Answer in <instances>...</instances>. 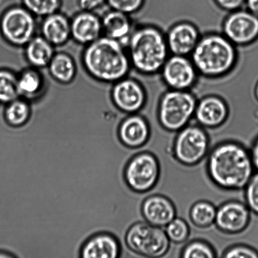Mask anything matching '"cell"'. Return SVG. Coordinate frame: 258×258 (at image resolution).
I'll return each instance as SVG.
<instances>
[{"instance_id":"obj_18","label":"cell","mask_w":258,"mask_h":258,"mask_svg":"<svg viewBox=\"0 0 258 258\" xmlns=\"http://www.w3.org/2000/svg\"><path fill=\"white\" fill-rule=\"evenodd\" d=\"M119 240L108 232H99L88 238L81 249L82 258H118L122 253Z\"/></svg>"},{"instance_id":"obj_2","label":"cell","mask_w":258,"mask_h":258,"mask_svg":"<svg viewBox=\"0 0 258 258\" xmlns=\"http://www.w3.org/2000/svg\"><path fill=\"white\" fill-rule=\"evenodd\" d=\"M82 59L88 74L103 83L126 78L132 68L125 45L105 35L86 46Z\"/></svg>"},{"instance_id":"obj_13","label":"cell","mask_w":258,"mask_h":258,"mask_svg":"<svg viewBox=\"0 0 258 258\" xmlns=\"http://www.w3.org/2000/svg\"><path fill=\"white\" fill-rule=\"evenodd\" d=\"M251 211L245 203L238 201H229L217 208L215 224L217 228L224 234L242 233L248 227L251 221Z\"/></svg>"},{"instance_id":"obj_20","label":"cell","mask_w":258,"mask_h":258,"mask_svg":"<svg viewBox=\"0 0 258 258\" xmlns=\"http://www.w3.org/2000/svg\"><path fill=\"white\" fill-rule=\"evenodd\" d=\"M42 36L54 46L66 44L70 38L71 21L59 12L45 17L41 25Z\"/></svg>"},{"instance_id":"obj_19","label":"cell","mask_w":258,"mask_h":258,"mask_svg":"<svg viewBox=\"0 0 258 258\" xmlns=\"http://www.w3.org/2000/svg\"><path fill=\"white\" fill-rule=\"evenodd\" d=\"M102 34V20L92 12L82 11L71 21L72 38L78 44H90Z\"/></svg>"},{"instance_id":"obj_32","label":"cell","mask_w":258,"mask_h":258,"mask_svg":"<svg viewBox=\"0 0 258 258\" xmlns=\"http://www.w3.org/2000/svg\"><path fill=\"white\" fill-rule=\"evenodd\" d=\"M111 10L130 15L140 11L145 0H106Z\"/></svg>"},{"instance_id":"obj_6","label":"cell","mask_w":258,"mask_h":258,"mask_svg":"<svg viewBox=\"0 0 258 258\" xmlns=\"http://www.w3.org/2000/svg\"><path fill=\"white\" fill-rule=\"evenodd\" d=\"M124 241L131 251L145 257H163L171 247L165 230L146 221L132 224L126 231Z\"/></svg>"},{"instance_id":"obj_15","label":"cell","mask_w":258,"mask_h":258,"mask_svg":"<svg viewBox=\"0 0 258 258\" xmlns=\"http://www.w3.org/2000/svg\"><path fill=\"white\" fill-rule=\"evenodd\" d=\"M165 35L170 54L189 57L202 36L196 25L186 21L176 23Z\"/></svg>"},{"instance_id":"obj_1","label":"cell","mask_w":258,"mask_h":258,"mask_svg":"<svg viewBox=\"0 0 258 258\" xmlns=\"http://www.w3.org/2000/svg\"><path fill=\"white\" fill-rule=\"evenodd\" d=\"M254 170L249 151L236 141L217 144L207 156V172L209 178L215 185L224 190L244 189Z\"/></svg>"},{"instance_id":"obj_33","label":"cell","mask_w":258,"mask_h":258,"mask_svg":"<svg viewBox=\"0 0 258 258\" xmlns=\"http://www.w3.org/2000/svg\"><path fill=\"white\" fill-rule=\"evenodd\" d=\"M222 257L224 258H258V252L245 244H236L225 250Z\"/></svg>"},{"instance_id":"obj_34","label":"cell","mask_w":258,"mask_h":258,"mask_svg":"<svg viewBox=\"0 0 258 258\" xmlns=\"http://www.w3.org/2000/svg\"><path fill=\"white\" fill-rule=\"evenodd\" d=\"M214 1L220 9L228 13L242 9L245 5V0H214Z\"/></svg>"},{"instance_id":"obj_22","label":"cell","mask_w":258,"mask_h":258,"mask_svg":"<svg viewBox=\"0 0 258 258\" xmlns=\"http://www.w3.org/2000/svg\"><path fill=\"white\" fill-rule=\"evenodd\" d=\"M54 47L42 35H37L25 45V58L33 68L48 67L55 54Z\"/></svg>"},{"instance_id":"obj_29","label":"cell","mask_w":258,"mask_h":258,"mask_svg":"<svg viewBox=\"0 0 258 258\" xmlns=\"http://www.w3.org/2000/svg\"><path fill=\"white\" fill-rule=\"evenodd\" d=\"M183 258H214L217 257L213 247L202 240H194L188 242L181 252Z\"/></svg>"},{"instance_id":"obj_12","label":"cell","mask_w":258,"mask_h":258,"mask_svg":"<svg viewBox=\"0 0 258 258\" xmlns=\"http://www.w3.org/2000/svg\"><path fill=\"white\" fill-rule=\"evenodd\" d=\"M112 99L115 107L128 115L138 113L147 102V94L143 85L132 78H124L114 83Z\"/></svg>"},{"instance_id":"obj_38","label":"cell","mask_w":258,"mask_h":258,"mask_svg":"<svg viewBox=\"0 0 258 258\" xmlns=\"http://www.w3.org/2000/svg\"><path fill=\"white\" fill-rule=\"evenodd\" d=\"M254 94L255 97H256V99L258 101V82L256 83V87H255Z\"/></svg>"},{"instance_id":"obj_11","label":"cell","mask_w":258,"mask_h":258,"mask_svg":"<svg viewBox=\"0 0 258 258\" xmlns=\"http://www.w3.org/2000/svg\"><path fill=\"white\" fill-rule=\"evenodd\" d=\"M159 74L169 90L191 91L199 74L190 57L170 54Z\"/></svg>"},{"instance_id":"obj_9","label":"cell","mask_w":258,"mask_h":258,"mask_svg":"<svg viewBox=\"0 0 258 258\" xmlns=\"http://www.w3.org/2000/svg\"><path fill=\"white\" fill-rule=\"evenodd\" d=\"M35 16L24 6L9 8L0 20V32L10 44L25 47L35 35Z\"/></svg>"},{"instance_id":"obj_3","label":"cell","mask_w":258,"mask_h":258,"mask_svg":"<svg viewBox=\"0 0 258 258\" xmlns=\"http://www.w3.org/2000/svg\"><path fill=\"white\" fill-rule=\"evenodd\" d=\"M126 46L132 68L143 75L159 73L170 55L166 35L153 25L133 30Z\"/></svg>"},{"instance_id":"obj_5","label":"cell","mask_w":258,"mask_h":258,"mask_svg":"<svg viewBox=\"0 0 258 258\" xmlns=\"http://www.w3.org/2000/svg\"><path fill=\"white\" fill-rule=\"evenodd\" d=\"M197 102L198 100L191 91L168 89L159 100V124L169 133L180 131L194 118Z\"/></svg>"},{"instance_id":"obj_26","label":"cell","mask_w":258,"mask_h":258,"mask_svg":"<svg viewBox=\"0 0 258 258\" xmlns=\"http://www.w3.org/2000/svg\"><path fill=\"white\" fill-rule=\"evenodd\" d=\"M217 208L211 202L201 201L196 202L189 210V219L199 228H208L215 224Z\"/></svg>"},{"instance_id":"obj_7","label":"cell","mask_w":258,"mask_h":258,"mask_svg":"<svg viewBox=\"0 0 258 258\" xmlns=\"http://www.w3.org/2000/svg\"><path fill=\"white\" fill-rule=\"evenodd\" d=\"M174 158L186 166H196L208 156L210 138L206 128L188 125L177 132L173 148Z\"/></svg>"},{"instance_id":"obj_31","label":"cell","mask_w":258,"mask_h":258,"mask_svg":"<svg viewBox=\"0 0 258 258\" xmlns=\"http://www.w3.org/2000/svg\"><path fill=\"white\" fill-rule=\"evenodd\" d=\"M244 189L245 204L252 213L258 216V171L254 173Z\"/></svg>"},{"instance_id":"obj_17","label":"cell","mask_w":258,"mask_h":258,"mask_svg":"<svg viewBox=\"0 0 258 258\" xmlns=\"http://www.w3.org/2000/svg\"><path fill=\"white\" fill-rule=\"evenodd\" d=\"M120 143L128 149H139L145 146L151 136V128L146 118L138 113L128 115L118 127Z\"/></svg>"},{"instance_id":"obj_25","label":"cell","mask_w":258,"mask_h":258,"mask_svg":"<svg viewBox=\"0 0 258 258\" xmlns=\"http://www.w3.org/2000/svg\"><path fill=\"white\" fill-rule=\"evenodd\" d=\"M7 105L4 117L8 124L12 127L19 128L29 122L31 116V108L24 98H17Z\"/></svg>"},{"instance_id":"obj_27","label":"cell","mask_w":258,"mask_h":258,"mask_svg":"<svg viewBox=\"0 0 258 258\" xmlns=\"http://www.w3.org/2000/svg\"><path fill=\"white\" fill-rule=\"evenodd\" d=\"M19 98L18 76L11 71L0 70V103L8 104Z\"/></svg>"},{"instance_id":"obj_4","label":"cell","mask_w":258,"mask_h":258,"mask_svg":"<svg viewBox=\"0 0 258 258\" xmlns=\"http://www.w3.org/2000/svg\"><path fill=\"white\" fill-rule=\"evenodd\" d=\"M200 76L209 79L226 77L238 61L237 47L222 34L202 35L189 55Z\"/></svg>"},{"instance_id":"obj_24","label":"cell","mask_w":258,"mask_h":258,"mask_svg":"<svg viewBox=\"0 0 258 258\" xmlns=\"http://www.w3.org/2000/svg\"><path fill=\"white\" fill-rule=\"evenodd\" d=\"M44 80L41 75L34 68L27 69L18 76V88L20 97L35 98L42 92Z\"/></svg>"},{"instance_id":"obj_10","label":"cell","mask_w":258,"mask_h":258,"mask_svg":"<svg viewBox=\"0 0 258 258\" xmlns=\"http://www.w3.org/2000/svg\"><path fill=\"white\" fill-rule=\"evenodd\" d=\"M222 28V34L236 47L247 46L258 39V17L247 9L229 12Z\"/></svg>"},{"instance_id":"obj_37","label":"cell","mask_w":258,"mask_h":258,"mask_svg":"<svg viewBox=\"0 0 258 258\" xmlns=\"http://www.w3.org/2000/svg\"><path fill=\"white\" fill-rule=\"evenodd\" d=\"M246 9L258 17V0H245Z\"/></svg>"},{"instance_id":"obj_28","label":"cell","mask_w":258,"mask_h":258,"mask_svg":"<svg viewBox=\"0 0 258 258\" xmlns=\"http://www.w3.org/2000/svg\"><path fill=\"white\" fill-rule=\"evenodd\" d=\"M23 6L35 17L44 18L59 12L61 0H22Z\"/></svg>"},{"instance_id":"obj_21","label":"cell","mask_w":258,"mask_h":258,"mask_svg":"<svg viewBox=\"0 0 258 258\" xmlns=\"http://www.w3.org/2000/svg\"><path fill=\"white\" fill-rule=\"evenodd\" d=\"M130 15L111 10L102 19L103 34L127 45L129 37L133 31Z\"/></svg>"},{"instance_id":"obj_16","label":"cell","mask_w":258,"mask_h":258,"mask_svg":"<svg viewBox=\"0 0 258 258\" xmlns=\"http://www.w3.org/2000/svg\"><path fill=\"white\" fill-rule=\"evenodd\" d=\"M142 216L152 226L164 228L176 217V209L173 202L162 195L147 197L141 204Z\"/></svg>"},{"instance_id":"obj_14","label":"cell","mask_w":258,"mask_h":258,"mask_svg":"<svg viewBox=\"0 0 258 258\" xmlns=\"http://www.w3.org/2000/svg\"><path fill=\"white\" fill-rule=\"evenodd\" d=\"M229 116V108L226 101L219 96L212 95L198 100L194 118L201 127L214 129L223 125Z\"/></svg>"},{"instance_id":"obj_23","label":"cell","mask_w":258,"mask_h":258,"mask_svg":"<svg viewBox=\"0 0 258 258\" xmlns=\"http://www.w3.org/2000/svg\"><path fill=\"white\" fill-rule=\"evenodd\" d=\"M48 68L52 77L62 84L72 82L77 74V66L75 60L66 53L55 54Z\"/></svg>"},{"instance_id":"obj_35","label":"cell","mask_w":258,"mask_h":258,"mask_svg":"<svg viewBox=\"0 0 258 258\" xmlns=\"http://www.w3.org/2000/svg\"><path fill=\"white\" fill-rule=\"evenodd\" d=\"M78 3L82 11L93 12L104 5L106 0H78Z\"/></svg>"},{"instance_id":"obj_8","label":"cell","mask_w":258,"mask_h":258,"mask_svg":"<svg viewBox=\"0 0 258 258\" xmlns=\"http://www.w3.org/2000/svg\"><path fill=\"white\" fill-rule=\"evenodd\" d=\"M161 167L157 157L150 152H141L131 157L123 169L126 185L137 194H146L158 184Z\"/></svg>"},{"instance_id":"obj_30","label":"cell","mask_w":258,"mask_h":258,"mask_svg":"<svg viewBox=\"0 0 258 258\" xmlns=\"http://www.w3.org/2000/svg\"><path fill=\"white\" fill-rule=\"evenodd\" d=\"M165 232L169 241L173 243H184L188 239L190 230L184 219L176 217L165 227Z\"/></svg>"},{"instance_id":"obj_36","label":"cell","mask_w":258,"mask_h":258,"mask_svg":"<svg viewBox=\"0 0 258 258\" xmlns=\"http://www.w3.org/2000/svg\"><path fill=\"white\" fill-rule=\"evenodd\" d=\"M249 152L254 168L258 171V136L252 143L251 149Z\"/></svg>"}]
</instances>
